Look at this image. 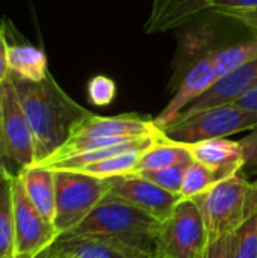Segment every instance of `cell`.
Instances as JSON below:
<instances>
[{
	"instance_id": "484cf974",
	"label": "cell",
	"mask_w": 257,
	"mask_h": 258,
	"mask_svg": "<svg viewBox=\"0 0 257 258\" xmlns=\"http://www.w3.org/2000/svg\"><path fill=\"white\" fill-rule=\"evenodd\" d=\"M117 95V88L112 79L106 76H95L88 83V97L94 106H109Z\"/></svg>"
},
{
	"instance_id": "9a60e30c",
	"label": "cell",
	"mask_w": 257,
	"mask_h": 258,
	"mask_svg": "<svg viewBox=\"0 0 257 258\" xmlns=\"http://www.w3.org/2000/svg\"><path fill=\"white\" fill-rule=\"evenodd\" d=\"M215 0H151L145 20L147 33H165L179 29L201 12L209 11Z\"/></svg>"
},
{
	"instance_id": "7a4b0ae2",
	"label": "cell",
	"mask_w": 257,
	"mask_h": 258,
	"mask_svg": "<svg viewBox=\"0 0 257 258\" xmlns=\"http://www.w3.org/2000/svg\"><path fill=\"white\" fill-rule=\"evenodd\" d=\"M161 221L150 213L106 195L101 203L70 233L115 240L132 249L156 255V242Z\"/></svg>"
},
{
	"instance_id": "d6986e66",
	"label": "cell",
	"mask_w": 257,
	"mask_h": 258,
	"mask_svg": "<svg viewBox=\"0 0 257 258\" xmlns=\"http://www.w3.org/2000/svg\"><path fill=\"white\" fill-rule=\"evenodd\" d=\"M185 162H192V156L188 147L185 144L168 141L164 136L161 141H158L155 145H151L142 153L135 172L159 169V168L173 166V165H179Z\"/></svg>"
},
{
	"instance_id": "d6a6232c",
	"label": "cell",
	"mask_w": 257,
	"mask_h": 258,
	"mask_svg": "<svg viewBox=\"0 0 257 258\" xmlns=\"http://www.w3.org/2000/svg\"><path fill=\"white\" fill-rule=\"evenodd\" d=\"M254 186H256V189H257V180H256V181H254Z\"/></svg>"
},
{
	"instance_id": "1f68e13d",
	"label": "cell",
	"mask_w": 257,
	"mask_h": 258,
	"mask_svg": "<svg viewBox=\"0 0 257 258\" xmlns=\"http://www.w3.org/2000/svg\"><path fill=\"white\" fill-rule=\"evenodd\" d=\"M35 258H53V257L50 255V252H48V249H47L45 252H42L41 255H38V257H35Z\"/></svg>"
},
{
	"instance_id": "52a82bcc",
	"label": "cell",
	"mask_w": 257,
	"mask_h": 258,
	"mask_svg": "<svg viewBox=\"0 0 257 258\" xmlns=\"http://www.w3.org/2000/svg\"><path fill=\"white\" fill-rule=\"evenodd\" d=\"M15 258H35L45 252L59 237L56 227L47 221L27 198L23 183L14 180Z\"/></svg>"
},
{
	"instance_id": "8fae6325",
	"label": "cell",
	"mask_w": 257,
	"mask_h": 258,
	"mask_svg": "<svg viewBox=\"0 0 257 258\" xmlns=\"http://www.w3.org/2000/svg\"><path fill=\"white\" fill-rule=\"evenodd\" d=\"M218 79V73L214 62V53L204 54L198 59L183 77V82L177 88L176 94L162 109V112L153 119L155 124L164 130L171 124L188 106H191L197 98H200Z\"/></svg>"
},
{
	"instance_id": "cb8c5ba5",
	"label": "cell",
	"mask_w": 257,
	"mask_h": 258,
	"mask_svg": "<svg viewBox=\"0 0 257 258\" xmlns=\"http://www.w3.org/2000/svg\"><path fill=\"white\" fill-rule=\"evenodd\" d=\"M192 162H185V163L165 166V168H159V169H151V171H139L135 174L150 180L151 183L158 184L159 187H162L171 194L180 195V189L183 184L185 174H186V171Z\"/></svg>"
},
{
	"instance_id": "44dd1931",
	"label": "cell",
	"mask_w": 257,
	"mask_h": 258,
	"mask_svg": "<svg viewBox=\"0 0 257 258\" xmlns=\"http://www.w3.org/2000/svg\"><path fill=\"white\" fill-rule=\"evenodd\" d=\"M218 77L251 62L257 57V35L230 47L212 51Z\"/></svg>"
},
{
	"instance_id": "4316f807",
	"label": "cell",
	"mask_w": 257,
	"mask_h": 258,
	"mask_svg": "<svg viewBox=\"0 0 257 258\" xmlns=\"http://www.w3.org/2000/svg\"><path fill=\"white\" fill-rule=\"evenodd\" d=\"M194 258H232V234L220 239H208Z\"/></svg>"
},
{
	"instance_id": "d4e9b609",
	"label": "cell",
	"mask_w": 257,
	"mask_h": 258,
	"mask_svg": "<svg viewBox=\"0 0 257 258\" xmlns=\"http://www.w3.org/2000/svg\"><path fill=\"white\" fill-rule=\"evenodd\" d=\"M232 258H257V213L232 234Z\"/></svg>"
},
{
	"instance_id": "5b68a950",
	"label": "cell",
	"mask_w": 257,
	"mask_h": 258,
	"mask_svg": "<svg viewBox=\"0 0 257 258\" xmlns=\"http://www.w3.org/2000/svg\"><path fill=\"white\" fill-rule=\"evenodd\" d=\"M56 177L55 227L61 234L76 228L108 195L109 180L79 171L53 169Z\"/></svg>"
},
{
	"instance_id": "30bf717a",
	"label": "cell",
	"mask_w": 257,
	"mask_h": 258,
	"mask_svg": "<svg viewBox=\"0 0 257 258\" xmlns=\"http://www.w3.org/2000/svg\"><path fill=\"white\" fill-rule=\"evenodd\" d=\"M158 135H162V130L155 124L153 119H147L135 113L117 116H98L89 113L74 125L68 141L94 138L136 139Z\"/></svg>"
},
{
	"instance_id": "ba28073f",
	"label": "cell",
	"mask_w": 257,
	"mask_h": 258,
	"mask_svg": "<svg viewBox=\"0 0 257 258\" xmlns=\"http://www.w3.org/2000/svg\"><path fill=\"white\" fill-rule=\"evenodd\" d=\"M0 125L6 159L20 168L35 165V139L9 77L0 85Z\"/></svg>"
},
{
	"instance_id": "6da1fadb",
	"label": "cell",
	"mask_w": 257,
	"mask_h": 258,
	"mask_svg": "<svg viewBox=\"0 0 257 258\" xmlns=\"http://www.w3.org/2000/svg\"><path fill=\"white\" fill-rule=\"evenodd\" d=\"M35 139V165L50 157L70 138L74 125L91 112L65 94L48 76L32 82L11 74Z\"/></svg>"
},
{
	"instance_id": "9c48e42d",
	"label": "cell",
	"mask_w": 257,
	"mask_h": 258,
	"mask_svg": "<svg viewBox=\"0 0 257 258\" xmlns=\"http://www.w3.org/2000/svg\"><path fill=\"white\" fill-rule=\"evenodd\" d=\"M108 180V195L123 200L150 213L159 221H164L173 212L176 204L182 200L180 195L171 194L138 174H127Z\"/></svg>"
},
{
	"instance_id": "836d02e7",
	"label": "cell",
	"mask_w": 257,
	"mask_h": 258,
	"mask_svg": "<svg viewBox=\"0 0 257 258\" xmlns=\"http://www.w3.org/2000/svg\"><path fill=\"white\" fill-rule=\"evenodd\" d=\"M153 258H162V257H159V255H155V257Z\"/></svg>"
},
{
	"instance_id": "4fadbf2b",
	"label": "cell",
	"mask_w": 257,
	"mask_h": 258,
	"mask_svg": "<svg viewBox=\"0 0 257 258\" xmlns=\"http://www.w3.org/2000/svg\"><path fill=\"white\" fill-rule=\"evenodd\" d=\"M53 258H153L123 243L92 236L61 234L48 248Z\"/></svg>"
},
{
	"instance_id": "f546056e",
	"label": "cell",
	"mask_w": 257,
	"mask_h": 258,
	"mask_svg": "<svg viewBox=\"0 0 257 258\" xmlns=\"http://www.w3.org/2000/svg\"><path fill=\"white\" fill-rule=\"evenodd\" d=\"M235 104L245 109V110L257 112V85H254L251 89H248L242 97H239L235 101Z\"/></svg>"
},
{
	"instance_id": "5bb4252c",
	"label": "cell",
	"mask_w": 257,
	"mask_h": 258,
	"mask_svg": "<svg viewBox=\"0 0 257 258\" xmlns=\"http://www.w3.org/2000/svg\"><path fill=\"white\" fill-rule=\"evenodd\" d=\"M192 160L220 172L224 178L239 174L245 168V157L241 142L227 138L206 139L186 145Z\"/></svg>"
},
{
	"instance_id": "f1b7e54d",
	"label": "cell",
	"mask_w": 257,
	"mask_h": 258,
	"mask_svg": "<svg viewBox=\"0 0 257 258\" xmlns=\"http://www.w3.org/2000/svg\"><path fill=\"white\" fill-rule=\"evenodd\" d=\"M11 71L8 67V42L5 35V26L0 24V85L9 77Z\"/></svg>"
},
{
	"instance_id": "603a6c76",
	"label": "cell",
	"mask_w": 257,
	"mask_h": 258,
	"mask_svg": "<svg viewBox=\"0 0 257 258\" xmlns=\"http://www.w3.org/2000/svg\"><path fill=\"white\" fill-rule=\"evenodd\" d=\"M224 180V177L208 168L206 165H201L198 162H192L185 174L183 184L180 189V197L182 198H195L206 190H209L214 184L218 181Z\"/></svg>"
},
{
	"instance_id": "ffe728a7",
	"label": "cell",
	"mask_w": 257,
	"mask_h": 258,
	"mask_svg": "<svg viewBox=\"0 0 257 258\" xmlns=\"http://www.w3.org/2000/svg\"><path fill=\"white\" fill-rule=\"evenodd\" d=\"M144 151L145 150H130L126 153L112 156L109 159H105L101 162L88 165V166L77 169V171L88 174V175L98 177V178H114V177L133 174Z\"/></svg>"
},
{
	"instance_id": "4dcf8cb0",
	"label": "cell",
	"mask_w": 257,
	"mask_h": 258,
	"mask_svg": "<svg viewBox=\"0 0 257 258\" xmlns=\"http://www.w3.org/2000/svg\"><path fill=\"white\" fill-rule=\"evenodd\" d=\"M6 159V156H5V148H3V138H2V125H0V166L2 165H5L3 163V160Z\"/></svg>"
},
{
	"instance_id": "7c38bea8",
	"label": "cell",
	"mask_w": 257,
	"mask_h": 258,
	"mask_svg": "<svg viewBox=\"0 0 257 258\" xmlns=\"http://www.w3.org/2000/svg\"><path fill=\"white\" fill-rule=\"evenodd\" d=\"M254 85H257V57L218 77L217 82L200 98H197L191 106H188L179 116H188L215 106L235 103Z\"/></svg>"
},
{
	"instance_id": "8992f818",
	"label": "cell",
	"mask_w": 257,
	"mask_h": 258,
	"mask_svg": "<svg viewBox=\"0 0 257 258\" xmlns=\"http://www.w3.org/2000/svg\"><path fill=\"white\" fill-rule=\"evenodd\" d=\"M203 216L194 198H182L173 212L161 221L156 255L162 258H194L206 243Z\"/></svg>"
},
{
	"instance_id": "2e32d148",
	"label": "cell",
	"mask_w": 257,
	"mask_h": 258,
	"mask_svg": "<svg viewBox=\"0 0 257 258\" xmlns=\"http://www.w3.org/2000/svg\"><path fill=\"white\" fill-rule=\"evenodd\" d=\"M18 177L23 183L24 192L36 210L53 224L56 212V177L55 171L32 165L20 168ZM55 225V224H53Z\"/></svg>"
},
{
	"instance_id": "ac0fdd59",
	"label": "cell",
	"mask_w": 257,
	"mask_h": 258,
	"mask_svg": "<svg viewBox=\"0 0 257 258\" xmlns=\"http://www.w3.org/2000/svg\"><path fill=\"white\" fill-rule=\"evenodd\" d=\"M8 67L11 74L32 82H41L48 76L47 57L33 45H8Z\"/></svg>"
},
{
	"instance_id": "7402d4cb",
	"label": "cell",
	"mask_w": 257,
	"mask_h": 258,
	"mask_svg": "<svg viewBox=\"0 0 257 258\" xmlns=\"http://www.w3.org/2000/svg\"><path fill=\"white\" fill-rule=\"evenodd\" d=\"M209 11L241 23L257 35V0H215Z\"/></svg>"
},
{
	"instance_id": "83f0119b",
	"label": "cell",
	"mask_w": 257,
	"mask_h": 258,
	"mask_svg": "<svg viewBox=\"0 0 257 258\" xmlns=\"http://www.w3.org/2000/svg\"><path fill=\"white\" fill-rule=\"evenodd\" d=\"M239 142H241V147L244 151L245 166L257 168V127Z\"/></svg>"
},
{
	"instance_id": "e0dca14e",
	"label": "cell",
	"mask_w": 257,
	"mask_h": 258,
	"mask_svg": "<svg viewBox=\"0 0 257 258\" xmlns=\"http://www.w3.org/2000/svg\"><path fill=\"white\" fill-rule=\"evenodd\" d=\"M14 180L6 165L0 166V258H15Z\"/></svg>"
},
{
	"instance_id": "277c9868",
	"label": "cell",
	"mask_w": 257,
	"mask_h": 258,
	"mask_svg": "<svg viewBox=\"0 0 257 258\" xmlns=\"http://www.w3.org/2000/svg\"><path fill=\"white\" fill-rule=\"evenodd\" d=\"M256 127L257 112L245 110L230 103L188 116H179L162 132L168 141L188 145L206 139L229 138L236 133L251 132Z\"/></svg>"
},
{
	"instance_id": "e575fe53",
	"label": "cell",
	"mask_w": 257,
	"mask_h": 258,
	"mask_svg": "<svg viewBox=\"0 0 257 258\" xmlns=\"http://www.w3.org/2000/svg\"><path fill=\"white\" fill-rule=\"evenodd\" d=\"M8 258H14V257H8Z\"/></svg>"
},
{
	"instance_id": "3957f363",
	"label": "cell",
	"mask_w": 257,
	"mask_h": 258,
	"mask_svg": "<svg viewBox=\"0 0 257 258\" xmlns=\"http://www.w3.org/2000/svg\"><path fill=\"white\" fill-rule=\"evenodd\" d=\"M200 207L208 239L233 234L257 213V189L239 174L227 177L194 198Z\"/></svg>"
}]
</instances>
